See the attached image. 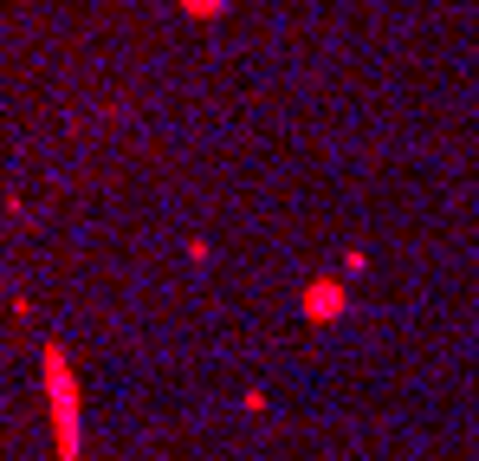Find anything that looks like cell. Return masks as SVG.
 Listing matches in <instances>:
<instances>
[{
	"instance_id": "6da1fadb",
	"label": "cell",
	"mask_w": 479,
	"mask_h": 461,
	"mask_svg": "<svg viewBox=\"0 0 479 461\" xmlns=\"http://www.w3.org/2000/svg\"><path fill=\"white\" fill-rule=\"evenodd\" d=\"M52 416H59V455L78 461V403H72V377L52 358Z\"/></svg>"
},
{
	"instance_id": "7a4b0ae2",
	"label": "cell",
	"mask_w": 479,
	"mask_h": 461,
	"mask_svg": "<svg viewBox=\"0 0 479 461\" xmlns=\"http://www.w3.org/2000/svg\"><path fill=\"white\" fill-rule=\"evenodd\" d=\"M194 7H201V13H208V7H214V0H194Z\"/></svg>"
}]
</instances>
